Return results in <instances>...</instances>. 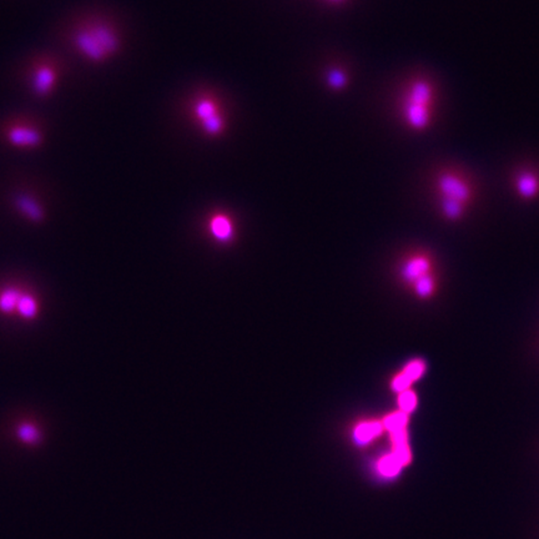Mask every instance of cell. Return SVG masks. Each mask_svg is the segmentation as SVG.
I'll list each match as a JSON object with an SVG mask.
<instances>
[{
    "instance_id": "1",
    "label": "cell",
    "mask_w": 539,
    "mask_h": 539,
    "mask_svg": "<svg viewBox=\"0 0 539 539\" xmlns=\"http://www.w3.org/2000/svg\"><path fill=\"white\" fill-rule=\"evenodd\" d=\"M66 40L77 56L93 64H104L120 53V29L110 18L89 14L72 23Z\"/></svg>"
},
{
    "instance_id": "2",
    "label": "cell",
    "mask_w": 539,
    "mask_h": 539,
    "mask_svg": "<svg viewBox=\"0 0 539 539\" xmlns=\"http://www.w3.org/2000/svg\"><path fill=\"white\" fill-rule=\"evenodd\" d=\"M437 103V89L429 77H412L402 91L400 115L411 130L424 132L431 125Z\"/></svg>"
},
{
    "instance_id": "3",
    "label": "cell",
    "mask_w": 539,
    "mask_h": 539,
    "mask_svg": "<svg viewBox=\"0 0 539 539\" xmlns=\"http://www.w3.org/2000/svg\"><path fill=\"white\" fill-rule=\"evenodd\" d=\"M440 200V210L447 219L462 217L467 205L474 200V186L471 177L456 167L440 169L433 179Z\"/></svg>"
},
{
    "instance_id": "4",
    "label": "cell",
    "mask_w": 539,
    "mask_h": 539,
    "mask_svg": "<svg viewBox=\"0 0 539 539\" xmlns=\"http://www.w3.org/2000/svg\"><path fill=\"white\" fill-rule=\"evenodd\" d=\"M0 139L15 149L35 150L43 146L45 132L38 121L27 116H17L0 125Z\"/></svg>"
},
{
    "instance_id": "5",
    "label": "cell",
    "mask_w": 539,
    "mask_h": 539,
    "mask_svg": "<svg viewBox=\"0 0 539 539\" xmlns=\"http://www.w3.org/2000/svg\"><path fill=\"white\" fill-rule=\"evenodd\" d=\"M61 75V61L50 56H39L28 68V82L32 93L39 99H46L56 91Z\"/></svg>"
},
{
    "instance_id": "6",
    "label": "cell",
    "mask_w": 539,
    "mask_h": 539,
    "mask_svg": "<svg viewBox=\"0 0 539 539\" xmlns=\"http://www.w3.org/2000/svg\"><path fill=\"white\" fill-rule=\"evenodd\" d=\"M191 115L209 137H219L225 130V116L220 101L213 95H198L191 103Z\"/></svg>"
},
{
    "instance_id": "7",
    "label": "cell",
    "mask_w": 539,
    "mask_h": 539,
    "mask_svg": "<svg viewBox=\"0 0 539 539\" xmlns=\"http://www.w3.org/2000/svg\"><path fill=\"white\" fill-rule=\"evenodd\" d=\"M13 204L18 213L34 224H40L45 219V210L42 203L32 194H17L13 198Z\"/></svg>"
},
{
    "instance_id": "8",
    "label": "cell",
    "mask_w": 539,
    "mask_h": 539,
    "mask_svg": "<svg viewBox=\"0 0 539 539\" xmlns=\"http://www.w3.org/2000/svg\"><path fill=\"white\" fill-rule=\"evenodd\" d=\"M432 274V261L429 256L419 255L408 260L407 264L403 267V276L407 281L416 282L424 276Z\"/></svg>"
},
{
    "instance_id": "9",
    "label": "cell",
    "mask_w": 539,
    "mask_h": 539,
    "mask_svg": "<svg viewBox=\"0 0 539 539\" xmlns=\"http://www.w3.org/2000/svg\"><path fill=\"white\" fill-rule=\"evenodd\" d=\"M516 190L524 198H532L539 193V177L532 171H522L514 179Z\"/></svg>"
},
{
    "instance_id": "10",
    "label": "cell",
    "mask_w": 539,
    "mask_h": 539,
    "mask_svg": "<svg viewBox=\"0 0 539 539\" xmlns=\"http://www.w3.org/2000/svg\"><path fill=\"white\" fill-rule=\"evenodd\" d=\"M22 288L19 287H6L0 292V312L4 315H11L17 312L18 303L22 298Z\"/></svg>"
},
{
    "instance_id": "11",
    "label": "cell",
    "mask_w": 539,
    "mask_h": 539,
    "mask_svg": "<svg viewBox=\"0 0 539 539\" xmlns=\"http://www.w3.org/2000/svg\"><path fill=\"white\" fill-rule=\"evenodd\" d=\"M39 310H40V305H39L38 300L34 298L33 295L24 292L20 301L18 303L17 314L23 319L32 321V319L38 317Z\"/></svg>"
},
{
    "instance_id": "12",
    "label": "cell",
    "mask_w": 539,
    "mask_h": 539,
    "mask_svg": "<svg viewBox=\"0 0 539 539\" xmlns=\"http://www.w3.org/2000/svg\"><path fill=\"white\" fill-rule=\"evenodd\" d=\"M15 432L19 440H22L23 443L29 446H37L43 440L42 431L35 424H29V422H23L19 424Z\"/></svg>"
},
{
    "instance_id": "13",
    "label": "cell",
    "mask_w": 539,
    "mask_h": 539,
    "mask_svg": "<svg viewBox=\"0 0 539 539\" xmlns=\"http://www.w3.org/2000/svg\"><path fill=\"white\" fill-rule=\"evenodd\" d=\"M382 431V424L380 422H366L360 424L355 431V438L360 443H366L369 440H374L376 436H379Z\"/></svg>"
},
{
    "instance_id": "14",
    "label": "cell",
    "mask_w": 539,
    "mask_h": 539,
    "mask_svg": "<svg viewBox=\"0 0 539 539\" xmlns=\"http://www.w3.org/2000/svg\"><path fill=\"white\" fill-rule=\"evenodd\" d=\"M414 288H416V292H417L419 298H427L432 296V293L436 290L435 276L429 274V275L419 279V281H416Z\"/></svg>"
},
{
    "instance_id": "15",
    "label": "cell",
    "mask_w": 539,
    "mask_h": 539,
    "mask_svg": "<svg viewBox=\"0 0 539 539\" xmlns=\"http://www.w3.org/2000/svg\"><path fill=\"white\" fill-rule=\"evenodd\" d=\"M402 466L403 464L400 462V459L392 453L390 456H386L385 458L381 459L379 468H380L381 474H385L387 477H391V476H395V474H398V471L401 469Z\"/></svg>"
},
{
    "instance_id": "16",
    "label": "cell",
    "mask_w": 539,
    "mask_h": 539,
    "mask_svg": "<svg viewBox=\"0 0 539 539\" xmlns=\"http://www.w3.org/2000/svg\"><path fill=\"white\" fill-rule=\"evenodd\" d=\"M408 417L407 413L405 412H395L390 414L388 417H386L385 427L388 429L390 432L397 431V429H405L407 426Z\"/></svg>"
},
{
    "instance_id": "17",
    "label": "cell",
    "mask_w": 539,
    "mask_h": 539,
    "mask_svg": "<svg viewBox=\"0 0 539 539\" xmlns=\"http://www.w3.org/2000/svg\"><path fill=\"white\" fill-rule=\"evenodd\" d=\"M211 229H213L215 235L220 237V239H226V237L230 236V234H232V224L226 217H222V216L215 217L211 222Z\"/></svg>"
},
{
    "instance_id": "18",
    "label": "cell",
    "mask_w": 539,
    "mask_h": 539,
    "mask_svg": "<svg viewBox=\"0 0 539 539\" xmlns=\"http://www.w3.org/2000/svg\"><path fill=\"white\" fill-rule=\"evenodd\" d=\"M398 406L402 410V412H412L413 410L417 406V397L413 393L412 391L406 390L401 392L398 397Z\"/></svg>"
},
{
    "instance_id": "19",
    "label": "cell",
    "mask_w": 539,
    "mask_h": 539,
    "mask_svg": "<svg viewBox=\"0 0 539 539\" xmlns=\"http://www.w3.org/2000/svg\"><path fill=\"white\" fill-rule=\"evenodd\" d=\"M424 369H426L424 363L419 360H416V361L408 363L406 369H403V374H406L408 379L413 382V381L419 380V377L424 374Z\"/></svg>"
},
{
    "instance_id": "20",
    "label": "cell",
    "mask_w": 539,
    "mask_h": 539,
    "mask_svg": "<svg viewBox=\"0 0 539 539\" xmlns=\"http://www.w3.org/2000/svg\"><path fill=\"white\" fill-rule=\"evenodd\" d=\"M411 383H412V381L410 380L407 376L402 372L401 374H398L396 379L393 380V382H392V387H393V390L397 391V392H403V391L410 388Z\"/></svg>"
},
{
    "instance_id": "21",
    "label": "cell",
    "mask_w": 539,
    "mask_h": 539,
    "mask_svg": "<svg viewBox=\"0 0 539 539\" xmlns=\"http://www.w3.org/2000/svg\"><path fill=\"white\" fill-rule=\"evenodd\" d=\"M329 84L334 89L343 88V85L346 84V77H345L341 70L331 72L330 75H329Z\"/></svg>"
}]
</instances>
